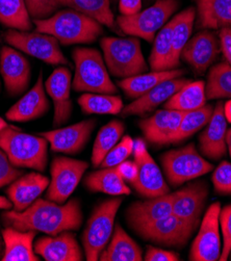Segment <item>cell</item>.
<instances>
[{
	"label": "cell",
	"instance_id": "cell-1",
	"mask_svg": "<svg viewBox=\"0 0 231 261\" xmlns=\"http://www.w3.org/2000/svg\"><path fill=\"white\" fill-rule=\"evenodd\" d=\"M2 217L6 227L21 231L35 230L49 236H57L64 231L79 230L84 214L79 199H71L64 204L48 199H37L25 211H6Z\"/></svg>",
	"mask_w": 231,
	"mask_h": 261
},
{
	"label": "cell",
	"instance_id": "cell-2",
	"mask_svg": "<svg viewBox=\"0 0 231 261\" xmlns=\"http://www.w3.org/2000/svg\"><path fill=\"white\" fill-rule=\"evenodd\" d=\"M33 22L36 31L55 37L63 45L94 43L104 34L102 24L98 21L68 8Z\"/></svg>",
	"mask_w": 231,
	"mask_h": 261
},
{
	"label": "cell",
	"instance_id": "cell-3",
	"mask_svg": "<svg viewBox=\"0 0 231 261\" xmlns=\"http://www.w3.org/2000/svg\"><path fill=\"white\" fill-rule=\"evenodd\" d=\"M72 59L75 67L72 88L75 92L117 95L118 88L111 80L99 50L77 47L72 52Z\"/></svg>",
	"mask_w": 231,
	"mask_h": 261
},
{
	"label": "cell",
	"instance_id": "cell-4",
	"mask_svg": "<svg viewBox=\"0 0 231 261\" xmlns=\"http://www.w3.org/2000/svg\"><path fill=\"white\" fill-rule=\"evenodd\" d=\"M48 144L42 136L22 133L13 125L0 133V149L17 168L44 172L48 163Z\"/></svg>",
	"mask_w": 231,
	"mask_h": 261
},
{
	"label": "cell",
	"instance_id": "cell-5",
	"mask_svg": "<svg viewBox=\"0 0 231 261\" xmlns=\"http://www.w3.org/2000/svg\"><path fill=\"white\" fill-rule=\"evenodd\" d=\"M109 72L118 78H130L148 71L142 46L136 37H106L100 41Z\"/></svg>",
	"mask_w": 231,
	"mask_h": 261
},
{
	"label": "cell",
	"instance_id": "cell-6",
	"mask_svg": "<svg viewBox=\"0 0 231 261\" xmlns=\"http://www.w3.org/2000/svg\"><path fill=\"white\" fill-rule=\"evenodd\" d=\"M123 202L121 197L105 200L98 204L88 220L82 241L88 261H97L110 242L115 228V220Z\"/></svg>",
	"mask_w": 231,
	"mask_h": 261
},
{
	"label": "cell",
	"instance_id": "cell-7",
	"mask_svg": "<svg viewBox=\"0 0 231 261\" xmlns=\"http://www.w3.org/2000/svg\"><path fill=\"white\" fill-rule=\"evenodd\" d=\"M178 7V0H157L153 6L136 15L119 16L117 24L124 34L152 43Z\"/></svg>",
	"mask_w": 231,
	"mask_h": 261
},
{
	"label": "cell",
	"instance_id": "cell-8",
	"mask_svg": "<svg viewBox=\"0 0 231 261\" xmlns=\"http://www.w3.org/2000/svg\"><path fill=\"white\" fill-rule=\"evenodd\" d=\"M161 162L167 180L172 187H179L214 170V165L204 160L194 144L164 153Z\"/></svg>",
	"mask_w": 231,
	"mask_h": 261
},
{
	"label": "cell",
	"instance_id": "cell-9",
	"mask_svg": "<svg viewBox=\"0 0 231 261\" xmlns=\"http://www.w3.org/2000/svg\"><path fill=\"white\" fill-rule=\"evenodd\" d=\"M6 42L33 58L48 65H69L59 41L50 35L36 32H21L11 30L5 35Z\"/></svg>",
	"mask_w": 231,
	"mask_h": 261
},
{
	"label": "cell",
	"instance_id": "cell-10",
	"mask_svg": "<svg viewBox=\"0 0 231 261\" xmlns=\"http://www.w3.org/2000/svg\"><path fill=\"white\" fill-rule=\"evenodd\" d=\"M89 164L66 156H58L50 166V182L46 199L64 204L79 187Z\"/></svg>",
	"mask_w": 231,
	"mask_h": 261
},
{
	"label": "cell",
	"instance_id": "cell-11",
	"mask_svg": "<svg viewBox=\"0 0 231 261\" xmlns=\"http://www.w3.org/2000/svg\"><path fill=\"white\" fill-rule=\"evenodd\" d=\"M197 228L172 213L151 223L141 225L134 231L147 242L182 248L189 242Z\"/></svg>",
	"mask_w": 231,
	"mask_h": 261
},
{
	"label": "cell",
	"instance_id": "cell-12",
	"mask_svg": "<svg viewBox=\"0 0 231 261\" xmlns=\"http://www.w3.org/2000/svg\"><path fill=\"white\" fill-rule=\"evenodd\" d=\"M221 204L213 203L200 224V229L193 242L189 259L191 261H217L221 256L220 212Z\"/></svg>",
	"mask_w": 231,
	"mask_h": 261
},
{
	"label": "cell",
	"instance_id": "cell-13",
	"mask_svg": "<svg viewBox=\"0 0 231 261\" xmlns=\"http://www.w3.org/2000/svg\"><path fill=\"white\" fill-rule=\"evenodd\" d=\"M134 159L138 165V177L133 184L135 190L143 197L154 198L170 193L163 173L147 150L143 140H135Z\"/></svg>",
	"mask_w": 231,
	"mask_h": 261
},
{
	"label": "cell",
	"instance_id": "cell-14",
	"mask_svg": "<svg viewBox=\"0 0 231 261\" xmlns=\"http://www.w3.org/2000/svg\"><path fill=\"white\" fill-rule=\"evenodd\" d=\"M0 75L10 96L22 95L31 84V64L16 48L5 46L0 51Z\"/></svg>",
	"mask_w": 231,
	"mask_h": 261
},
{
	"label": "cell",
	"instance_id": "cell-15",
	"mask_svg": "<svg viewBox=\"0 0 231 261\" xmlns=\"http://www.w3.org/2000/svg\"><path fill=\"white\" fill-rule=\"evenodd\" d=\"M95 127L96 120L90 119L39 135L47 140L51 151L73 155L86 147Z\"/></svg>",
	"mask_w": 231,
	"mask_h": 261
},
{
	"label": "cell",
	"instance_id": "cell-16",
	"mask_svg": "<svg viewBox=\"0 0 231 261\" xmlns=\"http://www.w3.org/2000/svg\"><path fill=\"white\" fill-rule=\"evenodd\" d=\"M220 51V41L216 34L202 31L188 41L181 60L190 65L197 74H203L217 60Z\"/></svg>",
	"mask_w": 231,
	"mask_h": 261
},
{
	"label": "cell",
	"instance_id": "cell-17",
	"mask_svg": "<svg viewBox=\"0 0 231 261\" xmlns=\"http://www.w3.org/2000/svg\"><path fill=\"white\" fill-rule=\"evenodd\" d=\"M45 90L54 101V126H61L69 121L73 111L71 100L72 74L67 67H59L45 82Z\"/></svg>",
	"mask_w": 231,
	"mask_h": 261
},
{
	"label": "cell",
	"instance_id": "cell-18",
	"mask_svg": "<svg viewBox=\"0 0 231 261\" xmlns=\"http://www.w3.org/2000/svg\"><path fill=\"white\" fill-rule=\"evenodd\" d=\"M208 197L209 186L207 182H193L174 193L172 213L198 227Z\"/></svg>",
	"mask_w": 231,
	"mask_h": 261
},
{
	"label": "cell",
	"instance_id": "cell-19",
	"mask_svg": "<svg viewBox=\"0 0 231 261\" xmlns=\"http://www.w3.org/2000/svg\"><path fill=\"white\" fill-rule=\"evenodd\" d=\"M46 94L43 72L41 71L35 86L6 113V118L11 122L21 123L42 118L50 109Z\"/></svg>",
	"mask_w": 231,
	"mask_h": 261
},
{
	"label": "cell",
	"instance_id": "cell-20",
	"mask_svg": "<svg viewBox=\"0 0 231 261\" xmlns=\"http://www.w3.org/2000/svg\"><path fill=\"white\" fill-rule=\"evenodd\" d=\"M34 249L46 261H82L84 258L75 234L69 231L41 238Z\"/></svg>",
	"mask_w": 231,
	"mask_h": 261
},
{
	"label": "cell",
	"instance_id": "cell-21",
	"mask_svg": "<svg viewBox=\"0 0 231 261\" xmlns=\"http://www.w3.org/2000/svg\"><path fill=\"white\" fill-rule=\"evenodd\" d=\"M227 120L224 115V104L218 103L207 127L199 137L201 153L212 161H219L226 154Z\"/></svg>",
	"mask_w": 231,
	"mask_h": 261
},
{
	"label": "cell",
	"instance_id": "cell-22",
	"mask_svg": "<svg viewBox=\"0 0 231 261\" xmlns=\"http://www.w3.org/2000/svg\"><path fill=\"white\" fill-rule=\"evenodd\" d=\"M185 113L175 110H161L139 122L145 139L153 145H168L176 134Z\"/></svg>",
	"mask_w": 231,
	"mask_h": 261
},
{
	"label": "cell",
	"instance_id": "cell-23",
	"mask_svg": "<svg viewBox=\"0 0 231 261\" xmlns=\"http://www.w3.org/2000/svg\"><path fill=\"white\" fill-rule=\"evenodd\" d=\"M191 81L187 78H172L158 85L156 88L150 90L148 93L137 98L135 101L124 107L121 115L127 116H143L156 110L161 104L168 101L175 93H177L183 87L189 84Z\"/></svg>",
	"mask_w": 231,
	"mask_h": 261
},
{
	"label": "cell",
	"instance_id": "cell-24",
	"mask_svg": "<svg viewBox=\"0 0 231 261\" xmlns=\"http://www.w3.org/2000/svg\"><path fill=\"white\" fill-rule=\"evenodd\" d=\"M50 180L41 173L32 172L17 178L10 185L7 195L16 212H23L30 207L48 189Z\"/></svg>",
	"mask_w": 231,
	"mask_h": 261
},
{
	"label": "cell",
	"instance_id": "cell-25",
	"mask_svg": "<svg viewBox=\"0 0 231 261\" xmlns=\"http://www.w3.org/2000/svg\"><path fill=\"white\" fill-rule=\"evenodd\" d=\"M174 193L160 197L148 198L146 201H137L126 210V221L130 227L135 228L151 223L172 214Z\"/></svg>",
	"mask_w": 231,
	"mask_h": 261
},
{
	"label": "cell",
	"instance_id": "cell-26",
	"mask_svg": "<svg viewBox=\"0 0 231 261\" xmlns=\"http://www.w3.org/2000/svg\"><path fill=\"white\" fill-rule=\"evenodd\" d=\"M37 231H21L13 227L3 230L5 252L3 261H39L40 256L34 249Z\"/></svg>",
	"mask_w": 231,
	"mask_h": 261
},
{
	"label": "cell",
	"instance_id": "cell-27",
	"mask_svg": "<svg viewBox=\"0 0 231 261\" xmlns=\"http://www.w3.org/2000/svg\"><path fill=\"white\" fill-rule=\"evenodd\" d=\"M197 28L201 31L231 29V0H195Z\"/></svg>",
	"mask_w": 231,
	"mask_h": 261
},
{
	"label": "cell",
	"instance_id": "cell-28",
	"mask_svg": "<svg viewBox=\"0 0 231 261\" xmlns=\"http://www.w3.org/2000/svg\"><path fill=\"white\" fill-rule=\"evenodd\" d=\"M100 261H142L141 247L127 234L120 224H116L111 242L101 252Z\"/></svg>",
	"mask_w": 231,
	"mask_h": 261
},
{
	"label": "cell",
	"instance_id": "cell-29",
	"mask_svg": "<svg viewBox=\"0 0 231 261\" xmlns=\"http://www.w3.org/2000/svg\"><path fill=\"white\" fill-rule=\"evenodd\" d=\"M186 72L181 69L166 70V71H151L142 73L130 78H125L118 83L119 87L124 91L125 95L130 98H139L156 88L161 83L172 80V78L182 77Z\"/></svg>",
	"mask_w": 231,
	"mask_h": 261
},
{
	"label": "cell",
	"instance_id": "cell-30",
	"mask_svg": "<svg viewBox=\"0 0 231 261\" xmlns=\"http://www.w3.org/2000/svg\"><path fill=\"white\" fill-rule=\"evenodd\" d=\"M196 20V9L191 7L175 16V25L172 36V49L167 69L174 70L181 65V55L184 47L191 39Z\"/></svg>",
	"mask_w": 231,
	"mask_h": 261
},
{
	"label": "cell",
	"instance_id": "cell-31",
	"mask_svg": "<svg viewBox=\"0 0 231 261\" xmlns=\"http://www.w3.org/2000/svg\"><path fill=\"white\" fill-rule=\"evenodd\" d=\"M85 187L92 193H104L111 196L131 195L132 191L117 172L116 168H102L88 174Z\"/></svg>",
	"mask_w": 231,
	"mask_h": 261
},
{
	"label": "cell",
	"instance_id": "cell-32",
	"mask_svg": "<svg viewBox=\"0 0 231 261\" xmlns=\"http://www.w3.org/2000/svg\"><path fill=\"white\" fill-rule=\"evenodd\" d=\"M205 83L202 81L190 82L164 103V108L179 112H192L207 104Z\"/></svg>",
	"mask_w": 231,
	"mask_h": 261
},
{
	"label": "cell",
	"instance_id": "cell-33",
	"mask_svg": "<svg viewBox=\"0 0 231 261\" xmlns=\"http://www.w3.org/2000/svg\"><path fill=\"white\" fill-rule=\"evenodd\" d=\"M59 7H66L87 15L110 29L115 28V16L111 0H57Z\"/></svg>",
	"mask_w": 231,
	"mask_h": 261
},
{
	"label": "cell",
	"instance_id": "cell-34",
	"mask_svg": "<svg viewBox=\"0 0 231 261\" xmlns=\"http://www.w3.org/2000/svg\"><path fill=\"white\" fill-rule=\"evenodd\" d=\"M125 132V125L120 120H113L102 127L96 137L92 152V164L100 167L106 155L119 143Z\"/></svg>",
	"mask_w": 231,
	"mask_h": 261
},
{
	"label": "cell",
	"instance_id": "cell-35",
	"mask_svg": "<svg viewBox=\"0 0 231 261\" xmlns=\"http://www.w3.org/2000/svg\"><path fill=\"white\" fill-rule=\"evenodd\" d=\"M77 102L87 115H118L124 108L122 98L111 94L85 93Z\"/></svg>",
	"mask_w": 231,
	"mask_h": 261
},
{
	"label": "cell",
	"instance_id": "cell-36",
	"mask_svg": "<svg viewBox=\"0 0 231 261\" xmlns=\"http://www.w3.org/2000/svg\"><path fill=\"white\" fill-rule=\"evenodd\" d=\"M25 0H0V23L11 30L30 32L33 28Z\"/></svg>",
	"mask_w": 231,
	"mask_h": 261
},
{
	"label": "cell",
	"instance_id": "cell-37",
	"mask_svg": "<svg viewBox=\"0 0 231 261\" xmlns=\"http://www.w3.org/2000/svg\"><path fill=\"white\" fill-rule=\"evenodd\" d=\"M175 25V17L172 18L157 34L153 40L149 65L152 71H166L172 49V36Z\"/></svg>",
	"mask_w": 231,
	"mask_h": 261
},
{
	"label": "cell",
	"instance_id": "cell-38",
	"mask_svg": "<svg viewBox=\"0 0 231 261\" xmlns=\"http://www.w3.org/2000/svg\"><path fill=\"white\" fill-rule=\"evenodd\" d=\"M207 100L231 99V66L226 62L214 66L205 83Z\"/></svg>",
	"mask_w": 231,
	"mask_h": 261
},
{
	"label": "cell",
	"instance_id": "cell-39",
	"mask_svg": "<svg viewBox=\"0 0 231 261\" xmlns=\"http://www.w3.org/2000/svg\"><path fill=\"white\" fill-rule=\"evenodd\" d=\"M214 108L210 104H205L201 109L185 113L177 132L171 141V144L184 142L198 133L204 126H207L211 120Z\"/></svg>",
	"mask_w": 231,
	"mask_h": 261
},
{
	"label": "cell",
	"instance_id": "cell-40",
	"mask_svg": "<svg viewBox=\"0 0 231 261\" xmlns=\"http://www.w3.org/2000/svg\"><path fill=\"white\" fill-rule=\"evenodd\" d=\"M135 140L130 136L123 137L119 143L106 155V158L102 161L101 168H114L119 164L126 161L134 153Z\"/></svg>",
	"mask_w": 231,
	"mask_h": 261
},
{
	"label": "cell",
	"instance_id": "cell-41",
	"mask_svg": "<svg viewBox=\"0 0 231 261\" xmlns=\"http://www.w3.org/2000/svg\"><path fill=\"white\" fill-rule=\"evenodd\" d=\"M212 181L217 193L231 195V164L222 162L214 171Z\"/></svg>",
	"mask_w": 231,
	"mask_h": 261
},
{
	"label": "cell",
	"instance_id": "cell-42",
	"mask_svg": "<svg viewBox=\"0 0 231 261\" xmlns=\"http://www.w3.org/2000/svg\"><path fill=\"white\" fill-rule=\"evenodd\" d=\"M220 227L223 236V247L219 260L226 261L231 251V204L221 208Z\"/></svg>",
	"mask_w": 231,
	"mask_h": 261
},
{
	"label": "cell",
	"instance_id": "cell-43",
	"mask_svg": "<svg viewBox=\"0 0 231 261\" xmlns=\"http://www.w3.org/2000/svg\"><path fill=\"white\" fill-rule=\"evenodd\" d=\"M31 17L35 19H46L58 12L60 8L57 0H25Z\"/></svg>",
	"mask_w": 231,
	"mask_h": 261
},
{
	"label": "cell",
	"instance_id": "cell-44",
	"mask_svg": "<svg viewBox=\"0 0 231 261\" xmlns=\"http://www.w3.org/2000/svg\"><path fill=\"white\" fill-rule=\"evenodd\" d=\"M23 175V171L15 167L4 150L0 149V189L10 186L17 178Z\"/></svg>",
	"mask_w": 231,
	"mask_h": 261
},
{
	"label": "cell",
	"instance_id": "cell-45",
	"mask_svg": "<svg viewBox=\"0 0 231 261\" xmlns=\"http://www.w3.org/2000/svg\"><path fill=\"white\" fill-rule=\"evenodd\" d=\"M146 261H178L181 260L178 254L172 251H166L157 247L148 246L144 257Z\"/></svg>",
	"mask_w": 231,
	"mask_h": 261
},
{
	"label": "cell",
	"instance_id": "cell-46",
	"mask_svg": "<svg viewBox=\"0 0 231 261\" xmlns=\"http://www.w3.org/2000/svg\"><path fill=\"white\" fill-rule=\"evenodd\" d=\"M115 168L125 182H128V184L133 185L136 181V179L138 177L139 170H138V165L135 161L132 162V161L126 160L123 163L119 164Z\"/></svg>",
	"mask_w": 231,
	"mask_h": 261
},
{
	"label": "cell",
	"instance_id": "cell-47",
	"mask_svg": "<svg viewBox=\"0 0 231 261\" xmlns=\"http://www.w3.org/2000/svg\"><path fill=\"white\" fill-rule=\"evenodd\" d=\"M220 48L225 59V62L231 66V29L224 28L220 30L219 34Z\"/></svg>",
	"mask_w": 231,
	"mask_h": 261
},
{
	"label": "cell",
	"instance_id": "cell-48",
	"mask_svg": "<svg viewBox=\"0 0 231 261\" xmlns=\"http://www.w3.org/2000/svg\"><path fill=\"white\" fill-rule=\"evenodd\" d=\"M119 11L122 16H133L142 11V0H119Z\"/></svg>",
	"mask_w": 231,
	"mask_h": 261
},
{
	"label": "cell",
	"instance_id": "cell-49",
	"mask_svg": "<svg viewBox=\"0 0 231 261\" xmlns=\"http://www.w3.org/2000/svg\"><path fill=\"white\" fill-rule=\"evenodd\" d=\"M0 210H4V211L13 210V203L11 202V200L4 196H0Z\"/></svg>",
	"mask_w": 231,
	"mask_h": 261
},
{
	"label": "cell",
	"instance_id": "cell-50",
	"mask_svg": "<svg viewBox=\"0 0 231 261\" xmlns=\"http://www.w3.org/2000/svg\"><path fill=\"white\" fill-rule=\"evenodd\" d=\"M224 115L226 120L231 123V99L224 104Z\"/></svg>",
	"mask_w": 231,
	"mask_h": 261
},
{
	"label": "cell",
	"instance_id": "cell-51",
	"mask_svg": "<svg viewBox=\"0 0 231 261\" xmlns=\"http://www.w3.org/2000/svg\"><path fill=\"white\" fill-rule=\"evenodd\" d=\"M226 145H227V149L229 151L230 158H231V128L227 129V133H226Z\"/></svg>",
	"mask_w": 231,
	"mask_h": 261
},
{
	"label": "cell",
	"instance_id": "cell-52",
	"mask_svg": "<svg viewBox=\"0 0 231 261\" xmlns=\"http://www.w3.org/2000/svg\"><path fill=\"white\" fill-rule=\"evenodd\" d=\"M5 252V244H4V239H3V231L0 230V260H2Z\"/></svg>",
	"mask_w": 231,
	"mask_h": 261
},
{
	"label": "cell",
	"instance_id": "cell-53",
	"mask_svg": "<svg viewBox=\"0 0 231 261\" xmlns=\"http://www.w3.org/2000/svg\"><path fill=\"white\" fill-rule=\"evenodd\" d=\"M10 126H12V125H10L4 118L0 117V133H2L3 130H5L6 128H8Z\"/></svg>",
	"mask_w": 231,
	"mask_h": 261
},
{
	"label": "cell",
	"instance_id": "cell-54",
	"mask_svg": "<svg viewBox=\"0 0 231 261\" xmlns=\"http://www.w3.org/2000/svg\"><path fill=\"white\" fill-rule=\"evenodd\" d=\"M228 259H230V260H231V251H230V253H229V256H228Z\"/></svg>",
	"mask_w": 231,
	"mask_h": 261
},
{
	"label": "cell",
	"instance_id": "cell-55",
	"mask_svg": "<svg viewBox=\"0 0 231 261\" xmlns=\"http://www.w3.org/2000/svg\"><path fill=\"white\" fill-rule=\"evenodd\" d=\"M0 91H2V83H0Z\"/></svg>",
	"mask_w": 231,
	"mask_h": 261
}]
</instances>
